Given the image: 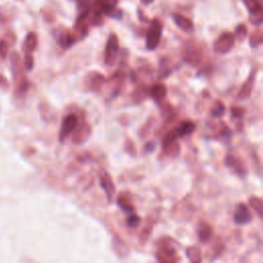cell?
Returning <instances> with one entry per match:
<instances>
[{
    "label": "cell",
    "mask_w": 263,
    "mask_h": 263,
    "mask_svg": "<svg viewBox=\"0 0 263 263\" xmlns=\"http://www.w3.org/2000/svg\"><path fill=\"white\" fill-rule=\"evenodd\" d=\"M173 20L175 22V24L183 31L185 32H191L193 30V23L190 18L182 15V14H178V13H174L173 14Z\"/></svg>",
    "instance_id": "cell-17"
},
{
    "label": "cell",
    "mask_w": 263,
    "mask_h": 263,
    "mask_svg": "<svg viewBox=\"0 0 263 263\" xmlns=\"http://www.w3.org/2000/svg\"><path fill=\"white\" fill-rule=\"evenodd\" d=\"M254 72L251 73V75L249 76V78L245 81V83L241 85L238 93H237V99L239 100H246L251 96L252 89H253V85H254Z\"/></svg>",
    "instance_id": "cell-15"
},
{
    "label": "cell",
    "mask_w": 263,
    "mask_h": 263,
    "mask_svg": "<svg viewBox=\"0 0 263 263\" xmlns=\"http://www.w3.org/2000/svg\"><path fill=\"white\" fill-rule=\"evenodd\" d=\"M117 3H118V0H103L104 13L111 17L120 18L122 12H121V10L116 9Z\"/></svg>",
    "instance_id": "cell-13"
},
{
    "label": "cell",
    "mask_w": 263,
    "mask_h": 263,
    "mask_svg": "<svg viewBox=\"0 0 263 263\" xmlns=\"http://www.w3.org/2000/svg\"><path fill=\"white\" fill-rule=\"evenodd\" d=\"M161 34H162L161 22L157 18L152 20L146 35V48L148 50H153L158 46L159 41L161 39Z\"/></svg>",
    "instance_id": "cell-1"
},
{
    "label": "cell",
    "mask_w": 263,
    "mask_h": 263,
    "mask_svg": "<svg viewBox=\"0 0 263 263\" xmlns=\"http://www.w3.org/2000/svg\"><path fill=\"white\" fill-rule=\"evenodd\" d=\"M245 110L241 109V108H236V107H233L231 109V113H232V116L233 117H240L242 114H243Z\"/></svg>",
    "instance_id": "cell-32"
},
{
    "label": "cell",
    "mask_w": 263,
    "mask_h": 263,
    "mask_svg": "<svg viewBox=\"0 0 263 263\" xmlns=\"http://www.w3.org/2000/svg\"><path fill=\"white\" fill-rule=\"evenodd\" d=\"M183 59L186 63H188L192 66H197L201 61V52L196 46L188 45L184 49Z\"/></svg>",
    "instance_id": "cell-9"
},
{
    "label": "cell",
    "mask_w": 263,
    "mask_h": 263,
    "mask_svg": "<svg viewBox=\"0 0 263 263\" xmlns=\"http://www.w3.org/2000/svg\"><path fill=\"white\" fill-rule=\"evenodd\" d=\"M76 2L79 12L77 18H87V15L91 8V0H76Z\"/></svg>",
    "instance_id": "cell-20"
},
{
    "label": "cell",
    "mask_w": 263,
    "mask_h": 263,
    "mask_svg": "<svg viewBox=\"0 0 263 263\" xmlns=\"http://www.w3.org/2000/svg\"><path fill=\"white\" fill-rule=\"evenodd\" d=\"M77 123H78V118L75 114H69L66 117H64L61 125V129H60V135H59V139L61 142H64L65 139L70 136V134L75 129Z\"/></svg>",
    "instance_id": "cell-5"
},
{
    "label": "cell",
    "mask_w": 263,
    "mask_h": 263,
    "mask_svg": "<svg viewBox=\"0 0 263 263\" xmlns=\"http://www.w3.org/2000/svg\"><path fill=\"white\" fill-rule=\"evenodd\" d=\"M140 222H141L140 217L137 216L135 213L129 214L128 218L126 219V224H127V226H129V227H132V228L138 227L139 224H140Z\"/></svg>",
    "instance_id": "cell-29"
},
{
    "label": "cell",
    "mask_w": 263,
    "mask_h": 263,
    "mask_svg": "<svg viewBox=\"0 0 263 263\" xmlns=\"http://www.w3.org/2000/svg\"><path fill=\"white\" fill-rule=\"evenodd\" d=\"M187 258L192 262H200L201 261V254L200 250L196 247H190L186 250Z\"/></svg>",
    "instance_id": "cell-25"
},
{
    "label": "cell",
    "mask_w": 263,
    "mask_h": 263,
    "mask_svg": "<svg viewBox=\"0 0 263 263\" xmlns=\"http://www.w3.org/2000/svg\"><path fill=\"white\" fill-rule=\"evenodd\" d=\"M154 147H155V144L153 142H148L145 146V151L146 152H152L154 150Z\"/></svg>",
    "instance_id": "cell-33"
},
{
    "label": "cell",
    "mask_w": 263,
    "mask_h": 263,
    "mask_svg": "<svg viewBox=\"0 0 263 263\" xmlns=\"http://www.w3.org/2000/svg\"><path fill=\"white\" fill-rule=\"evenodd\" d=\"M156 256H157V259L159 261H164V262L177 261L175 249L172 248V247H168L166 245H163V246L160 247Z\"/></svg>",
    "instance_id": "cell-12"
},
{
    "label": "cell",
    "mask_w": 263,
    "mask_h": 263,
    "mask_svg": "<svg viewBox=\"0 0 263 263\" xmlns=\"http://www.w3.org/2000/svg\"><path fill=\"white\" fill-rule=\"evenodd\" d=\"M263 40V35H262V31L260 29L254 31L252 33V35L250 36V45L252 47H257L262 43Z\"/></svg>",
    "instance_id": "cell-26"
},
{
    "label": "cell",
    "mask_w": 263,
    "mask_h": 263,
    "mask_svg": "<svg viewBox=\"0 0 263 263\" xmlns=\"http://www.w3.org/2000/svg\"><path fill=\"white\" fill-rule=\"evenodd\" d=\"M119 49V41L116 34L111 33L108 37L105 47V63L108 66H112L116 60V55Z\"/></svg>",
    "instance_id": "cell-3"
},
{
    "label": "cell",
    "mask_w": 263,
    "mask_h": 263,
    "mask_svg": "<svg viewBox=\"0 0 263 263\" xmlns=\"http://www.w3.org/2000/svg\"><path fill=\"white\" fill-rule=\"evenodd\" d=\"M211 113L213 116L215 117H221L223 116V114L225 113V107H224V104L220 101H217L215 102V104L213 105V108L211 110Z\"/></svg>",
    "instance_id": "cell-28"
},
{
    "label": "cell",
    "mask_w": 263,
    "mask_h": 263,
    "mask_svg": "<svg viewBox=\"0 0 263 263\" xmlns=\"http://www.w3.org/2000/svg\"><path fill=\"white\" fill-rule=\"evenodd\" d=\"M144 4H151L154 0H141Z\"/></svg>",
    "instance_id": "cell-34"
},
{
    "label": "cell",
    "mask_w": 263,
    "mask_h": 263,
    "mask_svg": "<svg viewBox=\"0 0 263 263\" xmlns=\"http://www.w3.org/2000/svg\"><path fill=\"white\" fill-rule=\"evenodd\" d=\"M242 2L248 8L250 14L262 13V5L260 0H242Z\"/></svg>",
    "instance_id": "cell-23"
},
{
    "label": "cell",
    "mask_w": 263,
    "mask_h": 263,
    "mask_svg": "<svg viewBox=\"0 0 263 263\" xmlns=\"http://www.w3.org/2000/svg\"><path fill=\"white\" fill-rule=\"evenodd\" d=\"M100 183H101V186L104 189L109 201H111L112 197L115 194V186L113 184L112 178L110 177V175L108 173H104L100 178Z\"/></svg>",
    "instance_id": "cell-10"
},
{
    "label": "cell",
    "mask_w": 263,
    "mask_h": 263,
    "mask_svg": "<svg viewBox=\"0 0 263 263\" xmlns=\"http://www.w3.org/2000/svg\"><path fill=\"white\" fill-rule=\"evenodd\" d=\"M105 82V77L101 73H89L85 84L88 85V88L92 91H98L101 89Z\"/></svg>",
    "instance_id": "cell-11"
},
{
    "label": "cell",
    "mask_w": 263,
    "mask_h": 263,
    "mask_svg": "<svg viewBox=\"0 0 263 263\" xmlns=\"http://www.w3.org/2000/svg\"><path fill=\"white\" fill-rule=\"evenodd\" d=\"M73 132H74L73 142L75 144H82L90 136V126L85 121L82 123H77V125Z\"/></svg>",
    "instance_id": "cell-8"
},
{
    "label": "cell",
    "mask_w": 263,
    "mask_h": 263,
    "mask_svg": "<svg viewBox=\"0 0 263 263\" xmlns=\"http://www.w3.org/2000/svg\"><path fill=\"white\" fill-rule=\"evenodd\" d=\"M116 201H117V204L119 205V208H120L123 212H125V213H127V214H132V213L135 212V208H134V205H133L130 199H129V197H127L125 194L120 193V194L118 195Z\"/></svg>",
    "instance_id": "cell-19"
},
{
    "label": "cell",
    "mask_w": 263,
    "mask_h": 263,
    "mask_svg": "<svg viewBox=\"0 0 263 263\" xmlns=\"http://www.w3.org/2000/svg\"><path fill=\"white\" fill-rule=\"evenodd\" d=\"M234 41H235V38H234V35L232 33L224 32L215 41L214 50L217 53H221V54L227 53L234 46Z\"/></svg>",
    "instance_id": "cell-2"
},
{
    "label": "cell",
    "mask_w": 263,
    "mask_h": 263,
    "mask_svg": "<svg viewBox=\"0 0 263 263\" xmlns=\"http://www.w3.org/2000/svg\"><path fill=\"white\" fill-rule=\"evenodd\" d=\"M198 239L201 243H205L213 237V228L208 223H200L197 228Z\"/></svg>",
    "instance_id": "cell-16"
},
{
    "label": "cell",
    "mask_w": 263,
    "mask_h": 263,
    "mask_svg": "<svg viewBox=\"0 0 263 263\" xmlns=\"http://www.w3.org/2000/svg\"><path fill=\"white\" fill-rule=\"evenodd\" d=\"M24 64H25V68L30 71L33 69V65H34V60H33V57H32V53H26L25 54V61H24Z\"/></svg>",
    "instance_id": "cell-30"
},
{
    "label": "cell",
    "mask_w": 263,
    "mask_h": 263,
    "mask_svg": "<svg viewBox=\"0 0 263 263\" xmlns=\"http://www.w3.org/2000/svg\"><path fill=\"white\" fill-rule=\"evenodd\" d=\"M149 92H150V96L155 100H162L166 96V87L161 83L154 84L150 88Z\"/></svg>",
    "instance_id": "cell-22"
},
{
    "label": "cell",
    "mask_w": 263,
    "mask_h": 263,
    "mask_svg": "<svg viewBox=\"0 0 263 263\" xmlns=\"http://www.w3.org/2000/svg\"><path fill=\"white\" fill-rule=\"evenodd\" d=\"M249 203L250 205L253 208V210L256 212V214L258 215L259 218H262V214H263V202L262 199L258 196H251L249 199Z\"/></svg>",
    "instance_id": "cell-24"
},
{
    "label": "cell",
    "mask_w": 263,
    "mask_h": 263,
    "mask_svg": "<svg viewBox=\"0 0 263 263\" xmlns=\"http://www.w3.org/2000/svg\"><path fill=\"white\" fill-rule=\"evenodd\" d=\"M7 49H8L7 43H6L4 40H1V41H0V55H1L2 58H5V57H6Z\"/></svg>",
    "instance_id": "cell-31"
},
{
    "label": "cell",
    "mask_w": 263,
    "mask_h": 263,
    "mask_svg": "<svg viewBox=\"0 0 263 263\" xmlns=\"http://www.w3.org/2000/svg\"><path fill=\"white\" fill-rule=\"evenodd\" d=\"M60 46L64 49H68L76 42V36L71 33L70 31H64L60 36L58 40Z\"/></svg>",
    "instance_id": "cell-18"
},
{
    "label": "cell",
    "mask_w": 263,
    "mask_h": 263,
    "mask_svg": "<svg viewBox=\"0 0 263 263\" xmlns=\"http://www.w3.org/2000/svg\"><path fill=\"white\" fill-rule=\"evenodd\" d=\"M37 46V36L34 32H30L24 42V49L26 53H32Z\"/></svg>",
    "instance_id": "cell-21"
},
{
    "label": "cell",
    "mask_w": 263,
    "mask_h": 263,
    "mask_svg": "<svg viewBox=\"0 0 263 263\" xmlns=\"http://www.w3.org/2000/svg\"><path fill=\"white\" fill-rule=\"evenodd\" d=\"M225 164L227 167H229L233 173H235L239 177H245L247 175V167L245 166V163L241 161V159L233 155L226 156Z\"/></svg>",
    "instance_id": "cell-7"
},
{
    "label": "cell",
    "mask_w": 263,
    "mask_h": 263,
    "mask_svg": "<svg viewBox=\"0 0 263 263\" xmlns=\"http://www.w3.org/2000/svg\"><path fill=\"white\" fill-rule=\"evenodd\" d=\"M247 34H248L247 27L243 24H239L238 26H236L233 35H234V38L238 39V41H243L247 37Z\"/></svg>",
    "instance_id": "cell-27"
},
{
    "label": "cell",
    "mask_w": 263,
    "mask_h": 263,
    "mask_svg": "<svg viewBox=\"0 0 263 263\" xmlns=\"http://www.w3.org/2000/svg\"><path fill=\"white\" fill-rule=\"evenodd\" d=\"M11 65H12V71L14 74V79L18 85L20 91H26L28 88V81L26 77L23 75L22 68H21V61L17 52H13L11 55Z\"/></svg>",
    "instance_id": "cell-4"
},
{
    "label": "cell",
    "mask_w": 263,
    "mask_h": 263,
    "mask_svg": "<svg viewBox=\"0 0 263 263\" xmlns=\"http://www.w3.org/2000/svg\"><path fill=\"white\" fill-rule=\"evenodd\" d=\"M252 219H253V216H252L249 208L243 202H239L236 205L235 212H234L235 224H238V225L248 224L252 221Z\"/></svg>",
    "instance_id": "cell-6"
},
{
    "label": "cell",
    "mask_w": 263,
    "mask_h": 263,
    "mask_svg": "<svg viewBox=\"0 0 263 263\" xmlns=\"http://www.w3.org/2000/svg\"><path fill=\"white\" fill-rule=\"evenodd\" d=\"M196 128V124L191 120H184L178 126L175 127V130L178 137H185L193 134Z\"/></svg>",
    "instance_id": "cell-14"
}]
</instances>
